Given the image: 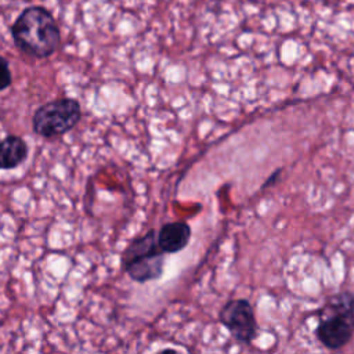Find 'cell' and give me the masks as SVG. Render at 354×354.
Instances as JSON below:
<instances>
[{"mask_svg":"<svg viewBox=\"0 0 354 354\" xmlns=\"http://www.w3.org/2000/svg\"><path fill=\"white\" fill-rule=\"evenodd\" d=\"M15 46L25 54L47 58L55 53L61 33L51 12L40 6L25 8L11 28Z\"/></svg>","mask_w":354,"mask_h":354,"instance_id":"1","label":"cell"},{"mask_svg":"<svg viewBox=\"0 0 354 354\" xmlns=\"http://www.w3.org/2000/svg\"><path fill=\"white\" fill-rule=\"evenodd\" d=\"M318 340L328 348L346 346L354 335V295L342 292L332 296L321 310L315 328Z\"/></svg>","mask_w":354,"mask_h":354,"instance_id":"2","label":"cell"},{"mask_svg":"<svg viewBox=\"0 0 354 354\" xmlns=\"http://www.w3.org/2000/svg\"><path fill=\"white\" fill-rule=\"evenodd\" d=\"M123 270L136 282L158 279L163 272L165 252L159 246L158 234L149 230L131 241L122 256Z\"/></svg>","mask_w":354,"mask_h":354,"instance_id":"3","label":"cell"},{"mask_svg":"<svg viewBox=\"0 0 354 354\" xmlns=\"http://www.w3.org/2000/svg\"><path fill=\"white\" fill-rule=\"evenodd\" d=\"M82 118L80 104L73 98H58L41 105L33 115V130L41 137L62 136Z\"/></svg>","mask_w":354,"mask_h":354,"instance_id":"4","label":"cell"},{"mask_svg":"<svg viewBox=\"0 0 354 354\" xmlns=\"http://www.w3.org/2000/svg\"><path fill=\"white\" fill-rule=\"evenodd\" d=\"M220 322L241 343H250L256 336L257 324L252 304L245 299H234L224 304L220 311Z\"/></svg>","mask_w":354,"mask_h":354,"instance_id":"5","label":"cell"},{"mask_svg":"<svg viewBox=\"0 0 354 354\" xmlns=\"http://www.w3.org/2000/svg\"><path fill=\"white\" fill-rule=\"evenodd\" d=\"M189 239L191 228L184 221L166 223L158 232V242L165 253H177L183 250Z\"/></svg>","mask_w":354,"mask_h":354,"instance_id":"6","label":"cell"},{"mask_svg":"<svg viewBox=\"0 0 354 354\" xmlns=\"http://www.w3.org/2000/svg\"><path fill=\"white\" fill-rule=\"evenodd\" d=\"M28 155L26 142L18 136H8L0 141V169H15Z\"/></svg>","mask_w":354,"mask_h":354,"instance_id":"7","label":"cell"},{"mask_svg":"<svg viewBox=\"0 0 354 354\" xmlns=\"http://www.w3.org/2000/svg\"><path fill=\"white\" fill-rule=\"evenodd\" d=\"M11 84V72L6 58L0 55V91L7 88Z\"/></svg>","mask_w":354,"mask_h":354,"instance_id":"8","label":"cell"}]
</instances>
